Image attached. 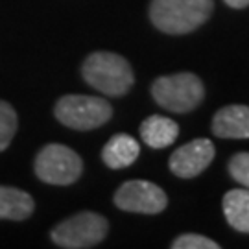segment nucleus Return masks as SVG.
Instances as JSON below:
<instances>
[{"instance_id": "nucleus-1", "label": "nucleus", "mask_w": 249, "mask_h": 249, "mask_svg": "<svg viewBox=\"0 0 249 249\" xmlns=\"http://www.w3.org/2000/svg\"><path fill=\"white\" fill-rule=\"evenodd\" d=\"M214 9V0H151V24L168 34L185 36L205 24Z\"/></svg>"}, {"instance_id": "nucleus-2", "label": "nucleus", "mask_w": 249, "mask_h": 249, "mask_svg": "<svg viewBox=\"0 0 249 249\" xmlns=\"http://www.w3.org/2000/svg\"><path fill=\"white\" fill-rule=\"evenodd\" d=\"M81 76L92 89L107 96H124L135 83V74L125 57L115 52H94L81 65Z\"/></svg>"}, {"instance_id": "nucleus-3", "label": "nucleus", "mask_w": 249, "mask_h": 249, "mask_svg": "<svg viewBox=\"0 0 249 249\" xmlns=\"http://www.w3.org/2000/svg\"><path fill=\"white\" fill-rule=\"evenodd\" d=\"M151 96L162 109L172 113H188L205 98L203 81L192 72L160 76L151 85Z\"/></svg>"}, {"instance_id": "nucleus-4", "label": "nucleus", "mask_w": 249, "mask_h": 249, "mask_svg": "<svg viewBox=\"0 0 249 249\" xmlns=\"http://www.w3.org/2000/svg\"><path fill=\"white\" fill-rule=\"evenodd\" d=\"M53 115L59 124L76 131H89L107 124L113 116V107L100 96L67 94L57 100Z\"/></svg>"}, {"instance_id": "nucleus-5", "label": "nucleus", "mask_w": 249, "mask_h": 249, "mask_svg": "<svg viewBox=\"0 0 249 249\" xmlns=\"http://www.w3.org/2000/svg\"><path fill=\"white\" fill-rule=\"evenodd\" d=\"M109 231V222L98 213L83 211L63 220L50 231L55 246L65 249H89L104 242Z\"/></svg>"}, {"instance_id": "nucleus-6", "label": "nucleus", "mask_w": 249, "mask_h": 249, "mask_svg": "<svg viewBox=\"0 0 249 249\" xmlns=\"http://www.w3.org/2000/svg\"><path fill=\"white\" fill-rule=\"evenodd\" d=\"M34 168L36 176L43 183L67 187L80 179L83 172V160L76 151L65 144H46L37 153Z\"/></svg>"}, {"instance_id": "nucleus-7", "label": "nucleus", "mask_w": 249, "mask_h": 249, "mask_svg": "<svg viewBox=\"0 0 249 249\" xmlns=\"http://www.w3.org/2000/svg\"><path fill=\"white\" fill-rule=\"evenodd\" d=\"M115 205L120 211L139 214H159L166 209L168 197L164 190L151 181H125L115 192Z\"/></svg>"}, {"instance_id": "nucleus-8", "label": "nucleus", "mask_w": 249, "mask_h": 249, "mask_svg": "<svg viewBox=\"0 0 249 249\" xmlns=\"http://www.w3.org/2000/svg\"><path fill=\"white\" fill-rule=\"evenodd\" d=\"M214 144L211 139H194L170 155V170L181 179H192L209 168L214 159Z\"/></svg>"}, {"instance_id": "nucleus-9", "label": "nucleus", "mask_w": 249, "mask_h": 249, "mask_svg": "<svg viewBox=\"0 0 249 249\" xmlns=\"http://www.w3.org/2000/svg\"><path fill=\"white\" fill-rule=\"evenodd\" d=\"M213 133L220 139H249V107L227 106L216 111Z\"/></svg>"}, {"instance_id": "nucleus-10", "label": "nucleus", "mask_w": 249, "mask_h": 249, "mask_svg": "<svg viewBox=\"0 0 249 249\" xmlns=\"http://www.w3.org/2000/svg\"><path fill=\"white\" fill-rule=\"evenodd\" d=\"M139 153H141V146L137 142V139H133L131 135L118 133L113 135L104 146L102 160L109 168L120 170L131 166L135 160L139 159Z\"/></svg>"}, {"instance_id": "nucleus-11", "label": "nucleus", "mask_w": 249, "mask_h": 249, "mask_svg": "<svg viewBox=\"0 0 249 249\" xmlns=\"http://www.w3.org/2000/svg\"><path fill=\"white\" fill-rule=\"evenodd\" d=\"M179 135V125L172 118L162 115H151L141 124V139L146 146L153 150L168 148L170 144L176 142Z\"/></svg>"}, {"instance_id": "nucleus-12", "label": "nucleus", "mask_w": 249, "mask_h": 249, "mask_svg": "<svg viewBox=\"0 0 249 249\" xmlns=\"http://www.w3.org/2000/svg\"><path fill=\"white\" fill-rule=\"evenodd\" d=\"M36 209L34 197L15 187H0V220L22 222Z\"/></svg>"}, {"instance_id": "nucleus-13", "label": "nucleus", "mask_w": 249, "mask_h": 249, "mask_svg": "<svg viewBox=\"0 0 249 249\" xmlns=\"http://www.w3.org/2000/svg\"><path fill=\"white\" fill-rule=\"evenodd\" d=\"M225 220L232 229L249 232V188H232L222 201Z\"/></svg>"}, {"instance_id": "nucleus-14", "label": "nucleus", "mask_w": 249, "mask_h": 249, "mask_svg": "<svg viewBox=\"0 0 249 249\" xmlns=\"http://www.w3.org/2000/svg\"><path fill=\"white\" fill-rule=\"evenodd\" d=\"M17 133V113L8 102L0 100V151L8 148Z\"/></svg>"}, {"instance_id": "nucleus-15", "label": "nucleus", "mask_w": 249, "mask_h": 249, "mask_svg": "<svg viewBox=\"0 0 249 249\" xmlns=\"http://www.w3.org/2000/svg\"><path fill=\"white\" fill-rule=\"evenodd\" d=\"M229 174L236 183L249 188V151H240L232 155L229 160Z\"/></svg>"}, {"instance_id": "nucleus-16", "label": "nucleus", "mask_w": 249, "mask_h": 249, "mask_svg": "<svg viewBox=\"0 0 249 249\" xmlns=\"http://www.w3.org/2000/svg\"><path fill=\"white\" fill-rule=\"evenodd\" d=\"M172 249H220V244L201 234H181L172 242Z\"/></svg>"}, {"instance_id": "nucleus-17", "label": "nucleus", "mask_w": 249, "mask_h": 249, "mask_svg": "<svg viewBox=\"0 0 249 249\" xmlns=\"http://www.w3.org/2000/svg\"><path fill=\"white\" fill-rule=\"evenodd\" d=\"M229 8H234V9H244L249 6V0H223Z\"/></svg>"}]
</instances>
